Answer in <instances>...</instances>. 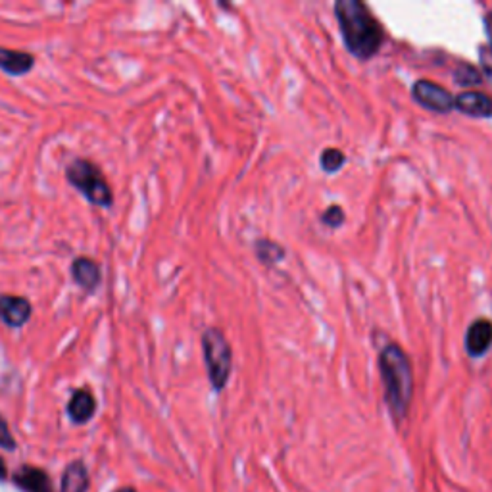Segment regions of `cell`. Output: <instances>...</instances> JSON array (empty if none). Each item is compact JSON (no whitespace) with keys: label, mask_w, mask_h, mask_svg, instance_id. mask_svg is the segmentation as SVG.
Returning <instances> with one entry per match:
<instances>
[{"label":"cell","mask_w":492,"mask_h":492,"mask_svg":"<svg viewBox=\"0 0 492 492\" xmlns=\"http://www.w3.org/2000/svg\"><path fill=\"white\" fill-rule=\"evenodd\" d=\"M116 492H137L135 489H131V486H123V489H120V491Z\"/></svg>","instance_id":"7402d4cb"},{"label":"cell","mask_w":492,"mask_h":492,"mask_svg":"<svg viewBox=\"0 0 492 492\" xmlns=\"http://www.w3.org/2000/svg\"><path fill=\"white\" fill-rule=\"evenodd\" d=\"M31 318V304L24 296L0 294V320L8 327H24Z\"/></svg>","instance_id":"8992f818"},{"label":"cell","mask_w":492,"mask_h":492,"mask_svg":"<svg viewBox=\"0 0 492 492\" xmlns=\"http://www.w3.org/2000/svg\"><path fill=\"white\" fill-rule=\"evenodd\" d=\"M335 16L350 54L360 60H370L379 52L385 31L362 0H337Z\"/></svg>","instance_id":"6da1fadb"},{"label":"cell","mask_w":492,"mask_h":492,"mask_svg":"<svg viewBox=\"0 0 492 492\" xmlns=\"http://www.w3.org/2000/svg\"><path fill=\"white\" fill-rule=\"evenodd\" d=\"M454 79L462 86H475L483 83V73L475 66L466 64V62H459L458 66L454 68Z\"/></svg>","instance_id":"5bb4252c"},{"label":"cell","mask_w":492,"mask_h":492,"mask_svg":"<svg viewBox=\"0 0 492 492\" xmlns=\"http://www.w3.org/2000/svg\"><path fill=\"white\" fill-rule=\"evenodd\" d=\"M379 372L385 389V402L394 421L400 423L406 419L414 397V370L402 346L390 343L381 350Z\"/></svg>","instance_id":"7a4b0ae2"},{"label":"cell","mask_w":492,"mask_h":492,"mask_svg":"<svg viewBox=\"0 0 492 492\" xmlns=\"http://www.w3.org/2000/svg\"><path fill=\"white\" fill-rule=\"evenodd\" d=\"M89 491V473L83 462H73L66 467L62 477V492H86Z\"/></svg>","instance_id":"4fadbf2b"},{"label":"cell","mask_w":492,"mask_h":492,"mask_svg":"<svg viewBox=\"0 0 492 492\" xmlns=\"http://www.w3.org/2000/svg\"><path fill=\"white\" fill-rule=\"evenodd\" d=\"M484 27H486V35H489V46L492 48V12H489L486 16H484Z\"/></svg>","instance_id":"ffe728a7"},{"label":"cell","mask_w":492,"mask_h":492,"mask_svg":"<svg viewBox=\"0 0 492 492\" xmlns=\"http://www.w3.org/2000/svg\"><path fill=\"white\" fill-rule=\"evenodd\" d=\"M479 62H481V69H483L484 78L492 81V48L491 46H481L479 48Z\"/></svg>","instance_id":"d6986e66"},{"label":"cell","mask_w":492,"mask_h":492,"mask_svg":"<svg viewBox=\"0 0 492 492\" xmlns=\"http://www.w3.org/2000/svg\"><path fill=\"white\" fill-rule=\"evenodd\" d=\"M321 221L325 225H329V227H340V225L345 224V212H343V208L340 206H331L327 208L325 212H323V216H321Z\"/></svg>","instance_id":"e0dca14e"},{"label":"cell","mask_w":492,"mask_h":492,"mask_svg":"<svg viewBox=\"0 0 492 492\" xmlns=\"http://www.w3.org/2000/svg\"><path fill=\"white\" fill-rule=\"evenodd\" d=\"M254 248H256L259 262L266 264V266H273V264H277L279 259L285 256V250L273 241H258Z\"/></svg>","instance_id":"9a60e30c"},{"label":"cell","mask_w":492,"mask_h":492,"mask_svg":"<svg viewBox=\"0 0 492 492\" xmlns=\"http://www.w3.org/2000/svg\"><path fill=\"white\" fill-rule=\"evenodd\" d=\"M492 346V323L489 320H475L467 329L466 350L467 354L479 358Z\"/></svg>","instance_id":"ba28073f"},{"label":"cell","mask_w":492,"mask_h":492,"mask_svg":"<svg viewBox=\"0 0 492 492\" xmlns=\"http://www.w3.org/2000/svg\"><path fill=\"white\" fill-rule=\"evenodd\" d=\"M71 277L86 293H93L102 281L100 266L91 258H75L71 264Z\"/></svg>","instance_id":"9c48e42d"},{"label":"cell","mask_w":492,"mask_h":492,"mask_svg":"<svg viewBox=\"0 0 492 492\" xmlns=\"http://www.w3.org/2000/svg\"><path fill=\"white\" fill-rule=\"evenodd\" d=\"M66 177L71 187H75L79 192H83L91 204L100 208H110L113 202V192L110 189L108 181L104 179L102 172L98 170V165H95L89 160H73L66 170Z\"/></svg>","instance_id":"3957f363"},{"label":"cell","mask_w":492,"mask_h":492,"mask_svg":"<svg viewBox=\"0 0 492 492\" xmlns=\"http://www.w3.org/2000/svg\"><path fill=\"white\" fill-rule=\"evenodd\" d=\"M454 108L471 118H491L492 96L479 91H466L454 98Z\"/></svg>","instance_id":"52a82bcc"},{"label":"cell","mask_w":492,"mask_h":492,"mask_svg":"<svg viewBox=\"0 0 492 492\" xmlns=\"http://www.w3.org/2000/svg\"><path fill=\"white\" fill-rule=\"evenodd\" d=\"M320 162H321V167H323L325 172L333 173L343 167V164L346 162V158L338 148H325L323 154H321Z\"/></svg>","instance_id":"2e32d148"},{"label":"cell","mask_w":492,"mask_h":492,"mask_svg":"<svg viewBox=\"0 0 492 492\" xmlns=\"http://www.w3.org/2000/svg\"><path fill=\"white\" fill-rule=\"evenodd\" d=\"M0 448L16 450V441H14L8 423H6V419L2 415H0Z\"/></svg>","instance_id":"ac0fdd59"},{"label":"cell","mask_w":492,"mask_h":492,"mask_svg":"<svg viewBox=\"0 0 492 492\" xmlns=\"http://www.w3.org/2000/svg\"><path fill=\"white\" fill-rule=\"evenodd\" d=\"M6 475H8V471H6V462L0 458V481H4Z\"/></svg>","instance_id":"44dd1931"},{"label":"cell","mask_w":492,"mask_h":492,"mask_svg":"<svg viewBox=\"0 0 492 492\" xmlns=\"http://www.w3.org/2000/svg\"><path fill=\"white\" fill-rule=\"evenodd\" d=\"M14 483L24 492H52L51 477L39 467H21L14 475Z\"/></svg>","instance_id":"30bf717a"},{"label":"cell","mask_w":492,"mask_h":492,"mask_svg":"<svg viewBox=\"0 0 492 492\" xmlns=\"http://www.w3.org/2000/svg\"><path fill=\"white\" fill-rule=\"evenodd\" d=\"M412 96L419 106L432 110V112L446 113L450 110H454V96L450 95L444 86L435 83V81H429V79L415 81L414 89H412Z\"/></svg>","instance_id":"5b68a950"},{"label":"cell","mask_w":492,"mask_h":492,"mask_svg":"<svg viewBox=\"0 0 492 492\" xmlns=\"http://www.w3.org/2000/svg\"><path fill=\"white\" fill-rule=\"evenodd\" d=\"M202 352L206 362L208 377L214 390H224L233 365L231 346L227 343L225 335L216 327H210L202 335Z\"/></svg>","instance_id":"277c9868"},{"label":"cell","mask_w":492,"mask_h":492,"mask_svg":"<svg viewBox=\"0 0 492 492\" xmlns=\"http://www.w3.org/2000/svg\"><path fill=\"white\" fill-rule=\"evenodd\" d=\"M95 412H96L95 397L85 389L75 390L68 404V414L69 417H71V421L78 425L86 423V421L93 419Z\"/></svg>","instance_id":"7c38bea8"},{"label":"cell","mask_w":492,"mask_h":492,"mask_svg":"<svg viewBox=\"0 0 492 492\" xmlns=\"http://www.w3.org/2000/svg\"><path fill=\"white\" fill-rule=\"evenodd\" d=\"M35 66V56L29 52L12 51L0 46V69L10 75H26Z\"/></svg>","instance_id":"8fae6325"}]
</instances>
